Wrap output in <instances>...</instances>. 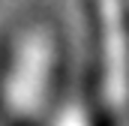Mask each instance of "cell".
Returning <instances> with one entry per match:
<instances>
[{"label": "cell", "instance_id": "cell-2", "mask_svg": "<svg viewBox=\"0 0 129 126\" xmlns=\"http://www.w3.org/2000/svg\"><path fill=\"white\" fill-rule=\"evenodd\" d=\"M0 114H3V105H0Z\"/></svg>", "mask_w": 129, "mask_h": 126}, {"label": "cell", "instance_id": "cell-1", "mask_svg": "<svg viewBox=\"0 0 129 126\" xmlns=\"http://www.w3.org/2000/svg\"><path fill=\"white\" fill-rule=\"evenodd\" d=\"M87 48H90V63H87V99L90 108H99V90H102V30H99V15L93 6H87Z\"/></svg>", "mask_w": 129, "mask_h": 126}]
</instances>
